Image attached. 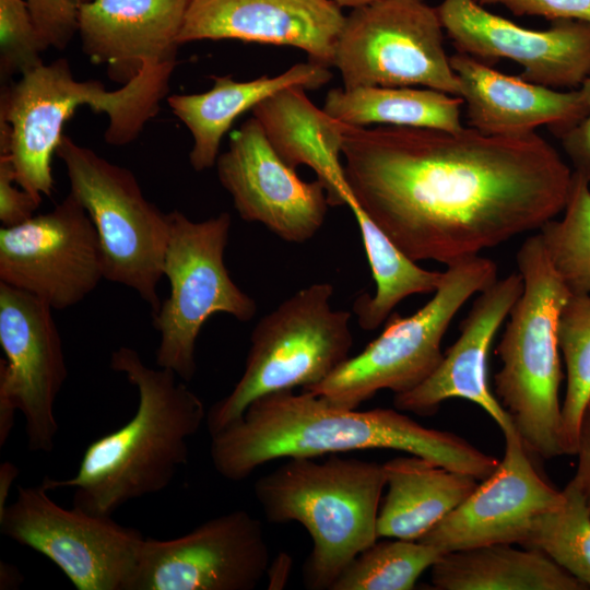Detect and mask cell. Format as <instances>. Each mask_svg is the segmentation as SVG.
<instances>
[{
  "label": "cell",
  "instance_id": "5b68a950",
  "mask_svg": "<svg viewBox=\"0 0 590 590\" xmlns=\"http://www.w3.org/2000/svg\"><path fill=\"white\" fill-rule=\"evenodd\" d=\"M386 487L384 464L331 453L324 461L287 458L255 483L270 522L300 523L312 541L303 567L311 590H331L346 566L377 539Z\"/></svg>",
  "mask_w": 590,
  "mask_h": 590
},
{
  "label": "cell",
  "instance_id": "6da1fadb",
  "mask_svg": "<svg viewBox=\"0 0 590 590\" xmlns=\"http://www.w3.org/2000/svg\"><path fill=\"white\" fill-rule=\"evenodd\" d=\"M344 178L355 204L411 259L446 266L563 212L573 170L535 131L489 135L347 126Z\"/></svg>",
  "mask_w": 590,
  "mask_h": 590
},
{
  "label": "cell",
  "instance_id": "7bdbcfd3",
  "mask_svg": "<svg viewBox=\"0 0 590 590\" xmlns=\"http://www.w3.org/2000/svg\"><path fill=\"white\" fill-rule=\"evenodd\" d=\"M81 1H82V3H84V2H87V1H90V0H81Z\"/></svg>",
  "mask_w": 590,
  "mask_h": 590
},
{
  "label": "cell",
  "instance_id": "7a4b0ae2",
  "mask_svg": "<svg viewBox=\"0 0 590 590\" xmlns=\"http://www.w3.org/2000/svg\"><path fill=\"white\" fill-rule=\"evenodd\" d=\"M366 449L403 451L477 481L499 463L464 438L425 427L398 409H345L303 390L255 400L240 417L211 436L210 456L221 476L238 482L273 460Z\"/></svg>",
  "mask_w": 590,
  "mask_h": 590
},
{
  "label": "cell",
  "instance_id": "d6a6232c",
  "mask_svg": "<svg viewBox=\"0 0 590 590\" xmlns=\"http://www.w3.org/2000/svg\"><path fill=\"white\" fill-rule=\"evenodd\" d=\"M48 49L25 0H0V74L8 79L43 64Z\"/></svg>",
  "mask_w": 590,
  "mask_h": 590
},
{
  "label": "cell",
  "instance_id": "ab89813d",
  "mask_svg": "<svg viewBox=\"0 0 590 590\" xmlns=\"http://www.w3.org/2000/svg\"><path fill=\"white\" fill-rule=\"evenodd\" d=\"M19 474V469L10 461H4L0 465V512L7 506V499L11 486Z\"/></svg>",
  "mask_w": 590,
  "mask_h": 590
},
{
  "label": "cell",
  "instance_id": "277c9868",
  "mask_svg": "<svg viewBox=\"0 0 590 590\" xmlns=\"http://www.w3.org/2000/svg\"><path fill=\"white\" fill-rule=\"evenodd\" d=\"M173 67H143L115 91L96 80L79 81L67 59L21 75L0 101V151L8 153L16 184L42 201L52 191V155L75 109L86 105L108 117L105 140L114 146L134 141L160 109Z\"/></svg>",
  "mask_w": 590,
  "mask_h": 590
},
{
  "label": "cell",
  "instance_id": "8fae6325",
  "mask_svg": "<svg viewBox=\"0 0 590 590\" xmlns=\"http://www.w3.org/2000/svg\"><path fill=\"white\" fill-rule=\"evenodd\" d=\"M332 66L344 88L423 85L461 98L439 15L423 0H379L353 9Z\"/></svg>",
  "mask_w": 590,
  "mask_h": 590
},
{
  "label": "cell",
  "instance_id": "60d3db41",
  "mask_svg": "<svg viewBox=\"0 0 590 590\" xmlns=\"http://www.w3.org/2000/svg\"><path fill=\"white\" fill-rule=\"evenodd\" d=\"M22 581L19 569L11 564L0 562V589L17 588Z\"/></svg>",
  "mask_w": 590,
  "mask_h": 590
},
{
  "label": "cell",
  "instance_id": "5bb4252c",
  "mask_svg": "<svg viewBox=\"0 0 590 590\" xmlns=\"http://www.w3.org/2000/svg\"><path fill=\"white\" fill-rule=\"evenodd\" d=\"M105 279L96 229L69 192L51 211L0 228V282L52 309L79 304Z\"/></svg>",
  "mask_w": 590,
  "mask_h": 590
},
{
  "label": "cell",
  "instance_id": "9a60e30c",
  "mask_svg": "<svg viewBox=\"0 0 590 590\" xmlns=\"http://www.w3.org/2000/svg\"><path fill=\"white\" fill-rule=\"evenodd\" d=\"M269 564L261 522L234 510L176 539H144L128 590H252Z\"/></svg>",
  "mask_w": 590,
  "mask_h": 590
},
{
  "label": "cell",
  "instance_id": "7402d4cb",
  "mask_svg": "<svg viewBox=\"0 0 590 590\" xmlns=\"http://www.w3.org/2000/svg\"><path fill=\"white\" fill-rule=\"evenodd\" d=\"M449 60L461 85L468 125L482 133L521 135L544 125L557 137L588 113L580 88L560 92L506 75L459 51Z\"/></svg>",
  "mask_w": 590,
  "mask_h": 590
},
{
  "label": "cell",
  "instance_id": "8d00e7d4",
  "mask_svg": "<svg viewBox=\"0 0 590 590\" xmlns=\"http://www.w3.org/2000/svg\"><path fill=\"white\" fill-rule=\"evenodd\" d=\"M588 107L587 115L557 137L575 173L590 184V75L579 87Z\"/></svg>",
  "mask_w": 590,
  "mask_h": 590
},
{
  "label": "cell",
  "instance_id": "ba28073f",
  "mask_svg": "<svg viewBox=\"0 0 590 590\" xmlns=\"http://www.w3.org/2000/svg\"><path fill=\"white\" fill-rule=\"evenodd\" d=\"M498 279L496 263L480 255L447 266L433 297L409 317L392 312L384 331L323 381L303 389L330 403L357 409L378 391L408 392L439 365L441 341L471 296Z\"/></svg>",
  "mask_w": 590,
  "mask_h": 590
},
{
  "label": "cell",
  "instance_id": "3957f363",
  "mask_svg": "<svg viewBox=\"0 0 590 590\" xmlns=\"http://www.w3.org/2000/svg\"><path fill=\"white\" fill-rule=\"evenodd\" d=\"M109 365L137 388L134 415L87 446L74 476L40 483L48 491L72 488V506L98 516L165 489L187 463L188 440L206 418L202 400L185 381L170 369L146 366L135 350L118 347Z\"/></svg>",
  "mask_w": 590,
  "mask_h": 590
},
{
  "label": "cell",
  "instance_id": "30bf717a",
  "mask_svg": "<svg viewBox=\"0 0 590 590\" xmlns=\"http://www.w3.org/2000/svg\"><path fill=\"white\" fill-rule=\"evenodd\" d=\"M168 214L163 273L169 282V295L152 315L160 333L156 364L188 382L197 370L196 343L208 319L226 314L247 322L256 315L257 304L233 281L225 266L231 215L222 212L194 222L178 210Z\"/></svg>",
  "mask_w": 590,
  "mask_h": 590
},
{
  "label": "cell",
  "instance_id": "ffe728a7",
  "mask_svg": "<svg viewBox=\"0 0 590 590\" xmlns=\"http://www.w3.org/2000/svg\"><path fill=\"white\" fill-rule=\"evenodd\" d=\"M522 278L510 273L477 293L460 324L456 342L436 369L417 387L393 397L399 411L435 414L451 398L475 403L505 430L514 424L488 385V354L493 340L522 292Z\"/></svg>",
  "mask_w": 590,
  "mask_h": 590
},
{
  "label": "cell",
  "instance_id": "1f68e13d",
  "mask_svg": "<svg viewBox=\"0 0 590 590\" xmlns=\"http://www.w3.org/2000/svg\"><path fill=\"white\" fill-rule=\"evenodd\" d=\"M562 213L538 232L569 292L590 294V184L575 172Z\"/></svg>",
  "mask_w": 590,
  "mask_h": 590
},
{
  "label": "cell",
  "instance_id": "e0dca14e",
  "mask_svg": "<svg viewBox=\"0 0 590 590\" xmlns=\"http://www.w3.org/2000/svg\"><path fill=\"white\" fill-rule=\"evenodd\" d=\"M441 25L457 51L479 60L510 59L520 78L557 88H579L590 75V23L556 20L546 30H528L485 10L474 0H444Z\"/></svg>",
  "mask_w": 590,
  "mask_h": 590
},
{
  "label": "cell",
  "instance_id": "836d02e7",
  "mask_svg": "<svg viewBox=\"0 0 590 590\" xmlns=\"http://www.w3.org/2000/svg\"><path fill=\"white\" fill-rule=\"evenodd\" d=\"M48 48L63 50L79 30L81 0H25Z\"/></svg>",
  "mask_w": 590,
  "mask_h": 590
},
{
  "label": "cell",
  "instance_id": "7c38bea8",
  "mask_svg": "<svg viewBox=\"0 0 590 590\" xmlns=\"http://www.w3.org/2000/svg\"><path fill=\"white\" fill-rule=\"evenodd\" d=\"M42 484L17 486L1 533L50 559L78 590H128L145 538L111 516L55 503Z\"/></svg>",
  "mask_w": 590,
  "mask_h": 590
},
{
  "label": "cell",
  "instance_id": "4fadbf2b",
  "mask_svg": "<svg viewBox=\"0 0 590 590\" xmlns=\"http://www.w3.org/2000/svg\"><path fill=\"white\" fill-rule=\"evenodd\" d=\"M52 308L25 291L0 282V444L14 425L16 411L26 423L32 451L49 452L59 426L56 399L68 369Z\"/></svg>",
  "mask_w": 590,
  "mask_h": 590
},
{
  "label": "cell",
  "instance_id": "d4e9b609",
  "mask_svg": "<svg viewBox=\"0 0 590 590\" xmlns=\"http://www.w3.org/2000/svg\"><path fill=\"white\" fill-rule=\"evenodd\" d=\"M384 471L387 494L378 512V538L420 540L479 485L471 475L413 455L387 461Z\"/></svg>",
  "mask_w": 590,
  "mask_h": 590
},
{
  "label": "cell",
  "instance_id": "b9f144b4",
  "mask_svg": "<svg viewBox=\"0 0 590 590\" xmlns=\"http://www.w3.org/2000/svg\"><path fill=\"white\" fill-rule=\"evenodd\" d=\"M337 5H339L341 9L343 7L357 9L367 4H370L373 2L379 1V0H331Z\"/></svg>",
  "mask_w": 590,
  "mask_h": 590
},
{
  "label": "cell",
  "instance_id": "8992f818",
  "mask_svg": "<svg viewBox=\"0 0 590 590\" xmlns=\"http://www.w3.org/2000/svg\"><path fill=\"white\" fill-rule=\"evenodd\" d=\"M516 262L523 287L495 351L502 367L494 376V394L531 456L552 459L566 455L557 322L571 293L539 232L523 240Z\"/></svg>",
  "mask_w": 590,
  "mask_h": 590
},
{
  "label": "cell",
  "instance_id": "ac0fdd59",
  "mask_svg": "<svg viewBox=\"0 0 590 590\" xmlns=\"http://www.w3.org/2000/svg\"><path fill=\"white\" fill-rule=\"evenodd\" d=\"M505 450L495 471L418 541L444 554L489 544L526 541L533 522L564 502L544 481L512 424L503 430Z\"/></svg>",
  "mask_w": 590,
  "mask_h": 590
},
{
  "label": "cell",
  "instance_id": "d590c367",
  "mask_svg": "<svg viewBox=\"0 0 590 590\" xmlns=\"http://www.w3.org/2000/svg\"><path fill=\"white\" fill-rule=\"evenodd\" d=\"M481 5L502 4L517 16L578 20L590 23V0H474Z\"/></svg>",
  "mask_w": 590,
  "mask_h": 590
},
{
  "label": "cell",
  "instance_id": "f546056e",
  "mask_svg": "<svg viewBox=\"0 0 590 590\" xmlns=\"http://www.w3.org/2000/svg\"><path fill=\"white\" fill-rule=\"evenodd\" d=\"M442 555L418 540L376 541L346 566L331 590H411Z\"/></svg>",
  "mask_w": 590,
  "mask_h": 590
},
{
  "label": "cell",
  "instance_id": "603a6c76",
  "mask_svg": "<svg viewBox=\"0 0 590 590\" xmlns=\"http://www.w3.org/2000/svg\"><path fill=\"white\" fill-rule=\"evenodd\" d=\"M300 87L284 88L252 108L267 140L291 167H310L326 190L330 206L349 205L342 145L346 125L317 107Z\"/></svg>",
  "mask_w": 590,
  "mask_h": 590
},
{
  "label": "cell",
  "instance_id": "44dd1931",
  "mask_svg": "<svg viewBox=\"0 0 590 590\" xmlns=\"http://www.w3.org/2000/svg\"><path fill=\"white\" fill-rule=\"evenodd\" d=\"M188 0H90L81 3L83 52L107 66L121 85L143 67L176 66L179 33Z\"/></svg>",
  "mask_w": 590,
  "mask_h": 590
},
{
  "label": "cell",
  "instance_id": "f35d334b",
  "mask_svg": "<svg viewBox=\"0 0 590 590\" xmlns=\"http://www.w3.org/2000/svg\"><path fill=\"white\" fill-rule=\"evenodd\" d=\"M292 567V558L286 553H280L273 562H270L267 576L269 589H282L287 583Z\"/></svg>",
  "mask_w": 590,
  "mask_h": 590
},
{
  "label": "cell",
  "instance_id": "e575fe53",
  "mask_svg": "<svg viewBox=\"0 0 590 590\" xmlns=\"http://www.w3.org/2000/svg\"><path fill=\"white\" fill-rule=\"evenodd\" d=\"M40 200L21 188L7 152L0 151V221L10 227L26 222L35 214Z\"/></svg>",
  "mask_w": 590,
  "mask_h": 590
},
{
  "label": "cell",
  "instance_id": "2e32d148",
  "mask_svg": "<svg viewBox=\"0 0 590 590\" xmlns=\"http://www.w3.org/2000/svg\"><path fill=\"white\" fill-rule=\"evenodd\" d=\"M217 177L238 215L282 240L303 244L322 227L330 206L323 184L305 181L273 150L252 116L232 132L216 160Z\"/></svg>",
  "mask_w": 590,
  "mask_h": 590
},
{
  "label": "cell",
  "instance_id": "cb8c5ba5",
  "mask_svg": "<svg viewBox=\"0 0 590 590\" xmlns=\"http://www.w3.org/2000/svg\"><path fill=\"white\" fill-rule=\"evenodd\" d=\"M331 78L329 67L310 60L294 64L279 75H262L250 81L213 75L209 91L174 94L167 98V104L190 131L193 144L189 162L196 172H202L215 165L223 137L241 114L284 88L316 90Z\"/></svg>",
  "mask_w": 590,
  "mask_h": 590
},
{
  "label": "cell",
  "instance_id": "74e56055",
  "mask_svg": "<svg viewBox=\"0 0 590 590\" xmlns=\"http://www.w3.org/2000/svg\"><path fill=\"white\" fill-rule=\"evenodd\" d=\"M575 456L578 461L571 480L585 495L590 508V399L580 418Z\"/></svg>",
  "mask_w": 590,
  "mask_h": 590
},
{
  "label": "cell",
  "instance_id": "d6986e66",
  "mask_svg": "<svg viewBox=\"0 0 590 590\" xmlns=\"http://www.w3.org/2000/svg\"><path fill=\"white\" fill-rule=\"evenodd\" d=\"M345 15L331 0H188L179 44L237 39L291 46L331 67Z\"/></svg>",
  "mask_w": 590,
  "mask_h": 590
},
{
  "label": "cell",
  "instance_id": "52a82bcc",
  "mask_svg": "<svg viewBox=\"0 0 590 590\" xmlns=\"http://www.w3.org/2000/svg\"><path fill=\"white\" fill-rule=\"evenodd\" d=\"M332 296L331 283L310 284L257 322L241 377L206 412L211 436L240 417L255 400L272 392L312 387L350 357L352 314L334 309Z\"/></svg>",
  "mask_w": 590,
  "mask_h": 590
},
{
  "label": "cell",
  "instance_id": "f1b7e54d",
  "mask_svg": "<svg viewBox=\"0 0 590 590\" xmlns=\"http://www.w3.org/2000/svg\"><path fill=\"white\" fill-rule=\"evenodd\" d=\"M562 492V505L533 522L521 546L543 552L590 589V508L573 480Z\"/></svg>",
  "mask_w": 590,
  "mask_h": 590
},
{
  "label": "cell",
  "instance_id": "4dcf8cb0",
  "mask_svg": "<svg viewBox=\"0 0 590 590\" xmlns=\"http://www.w3.org/2000/svg\"><path fill=\"white\" fill-rule=\"evenodd\" d=\"M557 342L566 367L562 425L567 456H575L579 424L590 399V294H570L559 314Z\"/></svg>",
  "mask_w": 590,
  "mask_h": 590
},
{
  "label": "cell",
  "instance_id": "484cf974",
  "mask_svg": "<svg viewBox=\"0 0 590 590\" xmlns=\"http://www.w3.org/2000/svg\"><path fill=\"white\" fill-rule=\"evenodd\" d=\"M514 544H489L445 553L432 566L439 590H585L546 554Z\"/></svg>",
  "mask_w": 590,
  "mask_h": 590
},
{
  "label": "cell",
  "instance_id": "4316f807",
  "mask_svg": "<svg viewBox=\"0 0 590 590\" xmlns=\"http://www.w3.org/2000/svg\"><path fill=\"white\" fill-rule=\"evenodd\" d=\"M462 105V98L428 87L361 86L330 90L322 108L347 126L386 125L459 131L463 128Z\"/></svg>",
  "mask_w": 590,
  "mask_h": 590
},
{
  "label": "cell",
  "instance_id": "9c48e42d",
  "mask_svg": "<svg viewBox=\"0 0 590 590\" xmlns=\"http://www.w3.org/2000/svg\"><path fill=\"white\" fill-rule=\"evenodd\" d=\"M57 156L70 192L87 212L97 233L105 279L127 286L148 303L152 315L161 300L157 285L169 238V214L150 202L134 175L63 134Z\"/></svg>",
  "mask_w": 590,
  "mask_h": 590
},
{
  "label": "cell",
  "instance_id": "83f0119b",
  "mask_svg": "<svg viewBox=\"0 0 590 590\" xmlns=\"http://www.w3.org/2000/svg\"><path fill=\"white\" fill-rule=\"evenodd\" d=\"M363 241L376 291L363 294L353 311L363 330L380 327L398 304L415 294L434 293L441 283L444 271L426 270L405 255L356 204L349 205Z\"/></svg>",
  "mask_w": 590,
  "mask_h": 590
}]
</instances>
